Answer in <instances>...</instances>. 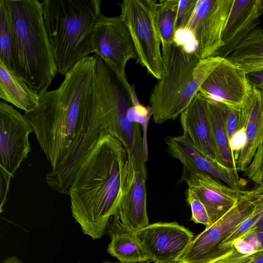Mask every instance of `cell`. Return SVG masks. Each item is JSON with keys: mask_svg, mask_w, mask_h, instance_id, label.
I'll return each instance as SVG.
<instances>
[{"mask_svg": "<svg viewBox=\"0 0 263 263\" xmlns=\"http://www.w3.org/2000/svg\"><path fill=\"white\" fill-rule=\"evenodd\" d=\"M3 263H23L20 259L16 256L7 257Z\"/></svg>", "mask_w": 263, "mask_h": 263, "instance_id": "f35d334b", "label": "cell"}, {"mask_svg": "<svg viewBox=\"0 0 263 263\" xmlns=\"http://www.w3.org/2000/svg\"><path fill=\"white\" fill-rule=\"evenodd\" d=\"M239 112V126L245 128L246 142L237 161L236 167L238 172H243L263 141V91L253 87L252 93Z\"/></svg>", "mask_w": 263, "mask_h": 263, "instance_id": "e0dca14e", "label": "cell"}, {"mask_svg": "<svg viewBox=\"0 0 263 263\" xmlns=\"http://www.w3.org/2000/svg\"><path fill=\"white\" fill-rule=\"evenodd\" d=\"M154 263H177L193 239V233L178 223L159 222L134 232Z\"/></svg>", "mask_w": 263, "mask_h": 263, "instance_id": "8fae6325", "label": "cell"}, {"mask_svg": "<svg viewBox=\"0 0 263 263\" xmlns=\"http://www.w3.org/2000/svg\"><path fill=\"white\" fill-rule=\"evenodd\" d=\"M15 47L16 74L39 95L59 73L38 0H5Z\"/></svg>", "mask_w": 263, "mask_h": 263, "instance_id": "277c9868", "label": "cell"}, {"mask_svg": "<svg viewBox=\"0 0 263 263\" xmlns=\"http://www.w3.org/2000/svg\"><path fill=\"white\" fill-rule=\"evenodd\" d=\"M155 0H124L120 17L130 34L136 63L157 80L161 76V41L155 23Z\"/></svg>", "mask_w": 263, "mask_h": 263, "instance_id": "52a82bcc", "label": "cell"}, {"mask_svg": "<svg viewBox=\"0 0 263 263\" xmlns=\"http://www.w3.org/2000/svg\"><path fill=\"white\" fill-rule=\"evenodd\" d=\"M166 144L170 155L179 160L182 165H191L221 180L231 188L244 191V184L236 168L227 167L217 159L205 154L185 134L168 138Z\"/></svg>", "mask_w": 263, "mask_h": 263, "instance_id": "9a60e30c", "label": "cell"}, {"mask_svg": "<svg viewBox=\"0 0 263 263\" xmlns=\"http://www.w3.org/2000/svg\"><path fill=\"white\" fill-rule=\"evenodd\" d=\"M13 176L0 167V210L3 212L7 200V196L9 190L10 180Z\"/></svg>", "mask_w": 263, "mask_h": 263, "instance_id": "4dcf8cb0", "label": "cell"}, {"mask_svg": "<svg viewBox=\"0 0 263 263\" xmlns=\"http://www.w3.org/2000/svg\"><path fill=\"white\" fill-rule=\"evenodd\" d=\"M250 256L252 263H263V247Z\"/></svg>", "mask_w": 263, "mask_h": 263, "instance_id": "8d00e7d4", "label": "cell"}, {"mask_svg": "<svg viewBox=\"0 0 263 263\" xmlns=\"http://www.w3.org/2000/svg\"><path fill=\"white\" fill-rule=\"evenodd\" d=\"M254 207L253 199L244 191L228 213L193 239L177 263H215L226 255L219 250L220 243L249 216Z\"/></svg>", "mask_w": 263, "mask_h": 263, "instance_id": "ba28073f", "label": "cell"}, {"mask_svg": "<svg viewBox=\"0 0 263 263\" xmlns=\"http://www.w3.org/2000/svg\"><path fill=\"white\" fill-rule=\"evenodd\" d=\"M161 45V76L149 99L153 120L159 124L180 116L223 59H200L195 52L185 51L174 42Z\"/></svg>", "mask_w": 263, "mask_h": 263, "instance_id": "3957f363", "label": "cell"}, {"mask_svg": "<svg viewBox=\"0 0 263 263\" xmlns=\"http://www.w3.org/2000/svg\"><path fill=\"white\" fill-rule=\"evenodd\" d=\"M233 248L238 252L246 255H252L257 250L254 246L242 239L235 240L233 243Z\"/></svg>", "mask_w": 263, "mask_h": 263, "instance_id": "836d02e7", "label": "cell"}, {"mask_svg": "<svg viewBox=\"0 0 263 263\" xmlns=\"http://www.w3.org/2000/svg\"><path fill=\"white\" fill-rule=\"evenodd\" d=\"M107 230L111 238L107 251L119 261L145 263L151 261L134 233L125 229L115 214L110 218Z\"/></svg>", "mask_w": 263, "mask_h": 263, "instance_id": "ffe728a7", "label": "cell"}, {"mask_svg": "<svg viewBox=\"0 0 263 263\" xmlns=\"http://www.w3.org/2000/svg\"><path fill=\"white\" fill-rule=\"evenodd\" d=\"M205 99L216 158L225 166L237 169L227 129L228 107L220 103Z\"/></svg>", "mask_w": 263, "mask_h": 263, "instance_id": "7402d4cb", "label": "cell"}, {"mask_svg": "<svg viewBox=\"0 0 263 263\" xmlns=\"http://www.w3.org/2000/svg\"><path fill=\"white\" fill-rule=\"evenodd\" d=\"M179 118L183 134L203 153L217 159L207 115L205 99L198 92Z\"/></svg>", "mask_w": 263, "mask_h": 263, "instance_id": "ac0fdd59", "label": "cell"}, {"mask_svg": "<svg viewBox=\"0 0 263 263\" xmlns=\"http://www.w3.org/2000/svg\"><path fill=\"white\" fill-rule=\"evenodd\" d=\"M0 98L26 112L38 106L40 95L0 61Z\"/></svg>", "mask_w": 263, "mask_h": 263, "instance_id": "44dd1931", "label": "cell"}, {"mask_svg": "<svg viewBox=\"0 0 263 263\" xmlns=\"http://www.w3.org/2000/svg\"><path fill=\"white\" fill-rule=\"evenodd\" d=\"M234 0H197L184 28L193 34L200 59L217 57L223 46L222 32Z\"/></svg>", "mask_w": 263, "mask_h": 263, "instance_id": "30bf717a", "label": "cell"}, {"mask_svg": "<svg viewBox=\"0 0 263 263\" xmlns=\"http://www.w3.org/2000/svg\"><path fill=\"white\" fill-rule=\"evenodd\" d=\"M0 61L16 74L15 41L5 0H0Z\"/></svg>", "mask_w": 263, "mask_h": 263, "instance_id": "d4e9b609", "label": "cell"}, {"mask_svg": "<svg viewBox=\"0 0 263 263\" xmlns=\"http://www.w3.org/2000/svg\"><path fill=\"white\" fill-rule=\"evenodd\" d=\"M103 263H125V262H104Z\"/></svg>", "mask_w": 263, "mask_h": 263, "instance_id": "ab89813d", "label": "cell"}, {"mask_svg": "<svg viewBox=\"0 0 263 263\" xmlns=\"http://www.w3.org/2000/svg\"><path fill=\"white\" fill-rule=\"evenodd\" d=\"M140 172H136L133 184L122 199L115 214L123 227L135 232L148 224L146 208V180Z\"/></svg>", "mask_w": 263, "mask_h": 263, "instance_id": "d6986e66", "label": "cell"}, {"mask_svg": "<svg viewBox=\"0 0 263 263\" xmlns=\"http://www.w3.org/2000/svg\"><path fill=\"white\" fill-rule=\"evenodd\" d=\"M253 199L254 200L255 205L261 210L262 216L261 218L260 221L262 223H263V196L257 197Z\"/></svg>", "mask_w": 263, "mask_h": 263, "instance_id": "74e56055", "label": "cell"}, {"mask_svg": "<svg viewBox=\"0 0 263 263\" xmlns=\"http://www.w3.org/2000/svg\"><path fill=\"white\" fill-rule=\"evenodd\" d=\"M98 59L95 54L79 62L66 73L58 88L40 95L38 106L25 112L51 170L63 160L77 135Z\"/></svg>", "mask_w": 263, "mask_h": 263, "instance_id": "7a4b0ae2", "label": "cell"}, {"mask_svg": "<svg viewBox=\"0 0 263 263\" xmlns=\"http://www.w3.org/2000/svg\"><path fill=\"white\" fill-rule=\"evenodd\" d=\"M252 90L245 71L225 58L209 75L198 93L206 99L239 110Z\"/></svg>", "mask_w": 263, "mask_h": 263, "instance_id": "4fadbf2b", "label": "cell"}, {"mask_svg": "<svg viewBox=\"0 0 263 263\" xmlns=\"http://www.w3.org/2000/svg\"><path fill=\"white\" fill-rule=\"evenodd\" d=\"M246 142L245 128L240 126L230 140V147L236 162Z\"/></svg>", "mask_w": 263, "mask_h": 263, "instance_id": "f546056e", "label": "cell"}, {"mask_svg": "<svg viewBox=\"0 0 263 263\" xmlns=\"http://www.w3.org/2000/svg\"><path fill=\"white\" fill-rule=\"evenodd\" d=\"M262 216L261 210L255 205L254 209L249 216L241 222L220 243L219 247L220 252L225 255L230 251L233 249L234 241L238 239L242 238L253 231Z\"/></svg>", "mask_w": 263, "mask_h": 263, "instance_id": "484cf974", "label": "cell"}, {"mask_svg": "<svg viewBox=\"0 0 263 263\" xmlns=\"http://www.w3.org/2000/svg\"><path fill=\"white\" fill-rule=\"evenodd\" d=\"M31 124L19 111L0 102V167L13 177L31 152Z\"/></svg>", "mask_w": 263, "mask_h": 263, "instance_id": "7c38bea8", "label": "cell"}, {"mask_svg": "<svg viewBox=\"0 0 263 263\" xmlns=\"http://www.w3.org/2000/svg\"><path fill=\"white\" fill-rule=\"evenodd\" d=\"M186 201L190 206L192 212L191 220L201 223L208 228L211 226L207 211L196 194L189 188L186 191Z\"/></svg>", "mask_w": 263, "mask_h": 263, "instance_id": "4316f807", "label": "cell"}, {"mask_svg": "<svg viewBox=\"0 0 263 263\" xmlns=\"http://www.w3.org/2000/svg\"><path fill=\"white\" fill-rule=\"evenodd\" d=\"M247 76L252 87L263 91V71L248 73Z\"/></svg>", "mask_w": 263, "mask_h": 263, "instance_id": "e575fe53", "label": "cell"}, {"mask_svg": "<svg viewBox=\"0 0 263 263\" xmlns=\"http://www.w3.org/2000/svg\"><path fill=\"white\" fill-rule=\"evenodd\" d=\"M239 110L228 108L227 120V129L229 142L230 139L238 129L239 126Z\"/></svg>", "mask_w": 263, "mask_h": 263, "instance_id": "d6a6232c", "label": "cell"}, {"mask_svg": "<svg viewBox=\"0 0 263 263\" xmlns=\"http://www.w3.org/2000/svg\"><path fill=\"white\" fill-rule=\"evenodd\" d=\"M245 193L252 199L263 196V182L255 189L245 191Z\"/></svg>", "mask_w": 263, "mask_h": 263, "instance_id": "d590c367", "label": "cell"}, {"mask_svg": "<svg viewBox=\"0 0 263 263\" xmlns=\"http://www.w3.org/2000/svg\"><path fill=\"white\" fill-rule=\"evenodd\" d=\"M196 2L197 0H179L175 32L185 27L193 12Z\"/></svg>", "mask_w": 263, "mask_h": 263, "instance_id": "f1b7e54d", "label": "cell"}, {"mask_svg": "<svg viewBox=\"0 0 263 263\" xmlns=\"http://www.w3.org/2000/svg\"><path fill=\"white\" fill-rule=\"evenodd\" d=\"M250 255L241 254L233 248L215 263H252Z\"/></svg>", "mask_w": 263, "mask_h": 263, "instance_id": "1f68e13d", "label": "cell"}, {"mask_svg": "<svg viewBox=\"0 0 263 263\" xmlns=\"http://www.w3.org/2000/svg\"><path fill=\"white\" fill-rule=\"evenodd\" d=\"M92 53L101 59L123 80L127 81L125 68L130 60L137 59L129 31L120 16L101 14L90 36Z\"/></svg>", "mask_w": 263, "mask_h": 263, "instance_id": "9c48e42d", "label": "cell"}, {"mask_svg": "<svg viewBox=\"0 0 263 263\" xmlns=\"http://www.w3.org/2000/svg\"><path fill=\"white\" fill-rule=\"evenodd\" d=\"M243 175L256 183L263 182V141L257 148L253 159Z\"/></svg>", "mask_w": 263, "mask_h": 263, "instance_id": "83f0119b", "label": "cell"}, {"mask_svg": "<svg viewBox=\"0 0 263 263\" xmlns=\"http://www.w3.org/2000/svg\"><path fill=\"white\" fill-rule=\"evenodd\" d=\"M179 0H160L155 6V23L162 44L173 43Z\"/></svg>", "mask_w": 263, "mask_h": 263, "instance_id": "cb8c5ba5", "label": "cell"}, {"mask_svg": "<svg viewBox=\"0 0 263 263\" xmlns=\"http://www.w3.org/2000/svg\"><path fill=\"white\" fill-rule=\"evenodd\" d=\"M180 182L185 183L204 205L211 226L228 213L244 194L224 185L210 174L183 164Z\"/></svg>", "mask_w": 263, "mask_h": 263, "instance_id": "5bb4252c", "label": "cell"}, {"mask_svg": "<svg viewBox=\"0 0 263 263\" xmlns=\"http://www.w3.org/2000/svg\"><path fill=\"white\" fill-rule=\"evenodd\" d=\"M263 14V0H234L222 32L223 46L217 57L227 58L257 27Z\"/></svg>", "mask_w": 263, "mask_h": 263, "instance_id": "2e32d148", "label": "cell"}, {"mask_svg": "<svg viewBox=\"0 0 263 263\" xmlns=\"http://www.w3.org/2000/svg\"><path fill=\"white\" fill-rule=\"evenodd\" d=\"M136 173L122 143L101 132L81 161L68 191L72 216L84 234L93 240L102 237Z\"/></svg>", "mask_w": 263, "mask_h": 263, "instance_id": "6da1fadb", "label": "cell"}, {"mask_svg": "<svg viewBox=\"0 0 263 263\" xmlns=\"http://www.w3.org/2000/svg\"><path fill=\"white\" fill-rule=\"evenodd\" d=\"M45 28L59 73L65 76L92 53L90 36L101 12L100 0H44Z\"/></svg>", "mask_w": 263, "mask_h": 263, "instance_id": "8992f818", "label": "cell"}, {"mask_svg": "<svg viewBox=\"0 0 263 263\" xmlns=\"http://www.w3.org/2000/svg\"><path fill=\"white\" fill-rule=\"evenodd\" d=\"M247 73L263 71V30L256 27L227 58Z\"/></svg>", "mask_w": 263, "mask_h": 263, "instance_id": "603a6c76", "label": "cell"}, {"mask_svg": "<svg viewBox=\"0 0 263 263\" xmlns=\"http://www.w3.org/2000/svg\"><path fill=\"white\" fill-rule=\"evenodd\" d=\"M91 90L105 121L107 133L122 143L136 171L147 177L143 130L133 117L136 118L138 104L133 86L98 58Z\"/></svg>", "mask_w": 263, "mask_h": 263, "instance_id": "5b68a950", "label": "cell"}]
</instances>
